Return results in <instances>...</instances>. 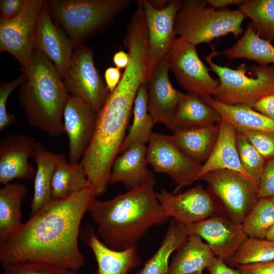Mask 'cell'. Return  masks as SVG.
<instances>
[{
  "instance_id": "6da1fadb",
  "label": "cell",
  "mask_w": 274,
  "mask_h": 274,
  "mask_svg": "<svg viewBox=\"0 0 274 274\" xmlns=\"http://www.w3.org/2000/svg\"><path fill=\"white\" fill-rule=\"evenodd\" d=\"M96 196L89 182L80 191L51 199L0 243L2 264L37 262L82 268L85 260L79 246L81 223Z\"/></svg>"
},
{
  "instance_id": "7a4b0ae2",
  "label": "cell",
  "mask_w": 274,
  "mask_h": 274,
  "mask_svg": "<svg viewBox=\"0 0 274 274\" xmlns=\"http://www.w3.org/2000/svg\"><path fill=\"white\" fill-rule=\"evenodd\" d=\"M146 80L142 69L128 65L118 86L97 113L93 138L80 161L96 196L102 195L107 189L112 166L126 136L138 90Z\"/></svg>"
},
{
  "instance_id": "3957f363",
  "label": "cell",
  "mask_w": 274,
  "mask_h": 274,
  "mask_svg": "<svg viewBox=\"0 0 274 274\" xmlns=\"http://www.w3.org/2000/svg\"><path fill=\"white\" fill-rule=\"evenodd\" d=\"M155 181L108 200L95 198L88 211L96 225L100 241L117 251L136 246L156 225L168 220L157 200Z\"/></svg>"
},
{
  "instance_id": "277c9868",
  "label": "cell",
  "mask_w": 274,
  "mask_h": 274,
  "mask_svg": "<svg viewBox=\"0 0 274 274\" xmlns=\"http://www.w3.org/2000/svg\"><path fill=\"white\" fill-rule=\"evenodd\" d=\"M23 71L18 98L30 125L52 137L64 133L63 114L69 94L55 65L36 47Z\"/></svg>"
},
{
  "instance_id": "5b68a950",
  "label": "cell",
  "mask_w": 274,
  "mask_h": 274,
  "mask_svg": "<svg viewBox=\"0 0 274 274\" xmlns=\"http://www.w3.org/2000/svg\"><path fill=\"white\" fill-rule=\"evenodd\" d=\"M219 54L213 47L206 57L211 71L219 77V85L212 94L214 99L253 109L258 100L274 92V64L249 66L241 64L234 70L215 63L213 57Z\"/></svg>"
},
{
  "instance_id": "8992f818",
  "label": "cell",
  "mask_w": 274,
  "mask_h": 274,
  "mask_svg": "<svg viewBox=\"0 0 274 274\" xmlns=\"http://www.w3.org/2000/svg\"><path fill=\"white\" fill-rule=\"evenodd\" d=\"M245 18L238 9L217 10L208 5L206 0L182 1L175 30L179 37L196 46L228 33L237 37L243 31L242 24Z\"/></svg>"
},
{
  "instance_id": "52a82bcc",
  "label": "cell",
  "mask_w": 274,
  "mask_h": 274,
  "mask_svg": "<svg viewBox=\"0 0 274 274\" xmlns=\"http://www.w3.org/2000/svg\"><path fill=\"white\" fill-rule=\"evenodd\" d=\"M131 2L130 0H55L46 3L74 47L105 26Z\"/></svg>"
},
{
  "instance_id": "ba28073f",
  "label": "cell",
  "mask_w": 274,
  "mask_h": 274,
  "mask_svg": "<svg viewBox=\"0 0 274 274\" xmlns=\"http://www.w3.org/2000/svg\"><path fill=\"white\" fill-rule=\"evenodd\" d=\"M200 180L207 183L226 216L239 223H243L259 198L258 186L232 170H213L202 175Z\"/></svg>"
},
{
  "instance_id": "9c48e42d",
  "label": "cell",
  "mask_w": 274,
  "mask_h": 274,
  "mask_svg": "<svg viewBox=\"0 0 274 274\" xmlns=\"http://www.w3.org/2000/svg\"><path fill=\"white\" fill-rule=\"evenodd\" d=\"M147 160L155 172L166 174L174 181L177 186L174 194L199 180L202 164L181 151L170 135L152 133L148 142Z\"/></svg>"
},
{
  "instance_id": "30bf717a",
  "label": "cell",
  "mask_w": 274,
  "mask_h": 274,
  "mask_svg": "<svg viewBox=\"0 0 274 274\" xmlns=\"http://www.w3.org/2000/svg\"><path fill=\"white\" fill-rule=\"evenodd\" d=\"M44 3L42 0H26L17 16L0 20V50L12 55L23 70L30 64L36 48L37 22Z\"/></svg>"
},
{
  "instance_id": "8fae6325",
  "label": "cell",
  "mask_w": 274,
  "mask_h": 274,
  "mask_svg": "<svg viewBox=\"0 0 274 274\" xmlns=\"http://www.w3.org/2000/svg\"><path fill=\"white\" fill-rule=\"evenodd\" d=\"M62 79L69 95L81 98L97 113L110 93L94 65L93 52L87 47L73 52Z\"/></svg>"
},
{
  "instance_id": "7c38bea8",
  "label": "cell",
  "mask_w": 274,
  "mask_h": 274,
  "mask_svg": "<svg viewBox=\"0 0 274 274\" xmlns=\"http://www.w3.org/2000/svg\"><path fill=\"white\" fill-rule=\"evenodd\" d=\"M195 47L181 37L176 38L167 54L169 69L188 93L210 95L219 81L212 77L210 68L200 59Z\"/></svg>"
},
{
  "instance_id": "4fadbf2b",
  "label": "cell",
  "mask_w": 274,
  "mask_h": 274,
  "mask_svg": "<svg viewBox=\"0 0 274 274\" xmlns=\"http://www.w3.org/2000/svg\"><path fill=\"white\" fill-rule=\"evenodd\" d=\"M181 2L169 1L167 5L162 9L153 7L148 0L136 2L142 7L146 21L149 77L154 67L167 54L176 39L175 18Z\"/></svg>"
},
{
  "instance_id": "5bb4252c",
  "label": "cell",
  "mask_w": 274,
  "mask_h": 274,
  "mask_svg": "<svg viewBox=\"0 0 274 274\" xmlns=\"http://www.w3.org/2000/svg\"><path fill=\"white\" fill-rule=\"evenodd\" d=\"M156 197L167 217L185 225L222 215V210L210 191L201 185L179 194L162 189L156 192Z\"/></svg>"
},
{
  "instance_id": "9a60e30c",
  "label": "cell",
  "mask_w": 274,
  "mask_h": 274,
  "mask_svg": "<svg viewBox=\"0 0 274 274\" xmlns=\"http://www.w3.org/2000/svg\"><path fill=\"white\" fill-rule=\"evenodd\" d=\"M186 226L189 235L204 239L215 256L226 264L248 237L243 224L226 215L213 216Z\"/></svg>"
},
{
  "instance_id": "2e32d148",
  "label": "cell",
  "mask_w": 274,
  "mask_h": 274,
  "mask_svg": "<svg viewBox=\"0 0 274 274\" xmlns=\"http://www.w3.org/2000/svg\"><path fill=\"white\" fill-rule=\"evenodd\" d=\"M97 113L78 97L69 95L63 114L64 133L68 139V161H81L94 132Z\"/></svg>"
},
{
  "instance_id": "e0dca14e",
  "label": "cell",
  "mask_w": 274,
  "mask_h": 274,
  "mask_svg": "<svg viewBox=\"0 0 274 274\" xmlns=\"http://www.w3.org/2000/svg\"><path fill=\"white\" fill-rule=\"evenodd\" d=\"M167 55L151 72L146 82L147 107L155 124L168 126L178 104L186 94L175 88L168 76Z\"/></svg>"
},
{
  "instance_id": "ac0fdd59",
  "label": "cell",
  "mask_w": 274,
  "mask_h": 274,
  "mask_svg": "<svg viewBox=\"0 0 274 274\" xmlns=\"http://www.w3.org/2000/svg\"><path fill=\"white\" fill-rule=\"evenodd\" d=\"M37 141L26 134H9L0 142V183L35 177L36 170L29 159L33 157Z\"/></svg>"
},
{
  "instance_id": "d6986e66",
  "label": "cell",
  "mask_w": 274,
  "mask_h": 274,
  "mask_svg": "<svg viewBox=\"0 0 274 274\" xmlns=\"http://www.w3.org/2000/svg\"><path fill=\"white\" fill-rule=\"evenodd\" d=\"M36 46L64 75L73 54V44L64 33L52 21L46 3L43 6L38 20Z\"/></svg>"
},
{
  "instance_id": "ffe728a7",
  "label": "cell",
  "mask_w": 274,
  "mask_h": 274,
  "mask_svg": "<svg viewBox=\"0 0 274 274\" xmlns=\"http://www.w3.org/2000/svg\"><path fill=\"white\" fill-rule=\"evenodd\" d=\"M80 238L91 249L97 262V274H128L141 263L136 246L121 251L113 250L88 225L81 228Z\"/></svg>"
},
{
  "instance_id": "44dd1931",
  "label": "cell",
  "mask_w": 274,
  "mask_h": 274,
  "mask_svg": "<svg viewBox=\"0 0 274 274\" xmlns=\"http://www.w3.org/2000/svg\"><path fill=\"white\" fill-rule=\"evenodd\" d=\"M146 145L132 146L117 156L112 166L109 184L122 183L128 190L155 180L148 168Z\"/></svg>"
},
{
  "instance_id": "7402d4cb",
  "label": "cell",
  "mask_w": 274,
  "mask_h": 274,
  "mask_svg": "<svg viewBox=\"0 0 274 274\" xmlns=\"http://www.w3.org/2000/svg\"><path fill=\"white\" fill-rule=\"evenodd\" d=\"M219 126L216 144L210 156L202 164L199 180L202 175L210 172L227 169L238 173L256 184L242 165L236 143L235 127L222 120Z\"/></svg>"
},
{
  "instance_id": "603a6c76",
  "label": "cell",
  "mask_w": 274,
  "mask_h": 274,
  "mask_svg": "<svg viewBox=\"0 0 274 274\" xmlns=\"http://www.w3.org/2000/svg\"><path fill=\"white\" fill-rule=\"evenodd\" d=\"M219 114L198 95L188 93L177 107L167 127L177 131L218 124Z\"/></svg>"
},
{
  "instance_id": "cb8c5ba5",
  "label": "cell",
  "mask_w": 274,
  "mask_h": 274,
  "mask_svg": "<svg viewBox=\"0 0 274 274\" xmlns=\"http://www.w3.org/2000/svg\"><path fill=\"white\" fill-rule=\"evenodd\" d=\"M201 97L219 114L222 120L231 124L236 130L274 133V120L253 109L226 104L216 100L210 95Z\"/></svg>"
},
{
  "instance_id": "d4e9b609",
  "label": "cell",
  "mask_w": 274,
  "mask_h": 274,
  "mask_svg": "<svg viewBox=\"0 0 274 274\" xmlns=\"http://www.w3.org/2000/svg\"><path fill=\"white\" fill-rule=\"evenodd\" d=\"M169 265L168 274H190L202 271L216 256L209 246L195 235H189Z\"/></svg>"
},
{
  "instance_id": "484cf974",
  "label": "cell",
  "mask_w": 274,
  "mask_h": 274,
  "mask_svg": "<svg viewBox=\"0 0 274 274\" xmlns=\"http://www.w3.org/2000/svg\"><path fill=\"white\" fill-rule=\"evenodd\" d=\"M219 123L180 130L170 136L176 146L189 158L200 164L204 163L216 144L219 134Z\"/></svg>"
},
{
  "instance_id": "4316f807",
  "label": "cell",
  "mask_w": 274,
  "mask_h": 274,
  "mask_svg": "<svg viewBox=\"0 0 274 274\" xmlns=\"http://www.w3.org/2000/svg\"><path fill=\"white\" fill-rule=\"evenodd\" d=\"M33 157L37 168L30 216L35 214L51 199V186L56 167L57 153L49 151L42 143L37 142Z\"/></svg>"
},
{
  "instance_id": "83f0119b",
  "label": "cell",
  "mask_w": 274,
  "mask_h": 274,
  "mask_svg": "<svg viewBox=\"0 0 274 274\" xmlns=\"http://www.w3.org/2000/svg\"><path fill=\"white\" fill-rule=\"evenodd\" d=\"M28 191L27 185L11 182L0 189V243L22 223L21 206Z\"/></svg>"
},
{
  "instance_id": "f1b7e54d",
  "label": "cell",
  "mask_w": 274,
  "mask_h": 274,
  "mask_svg": "<svg viewBox=\"0 0 274 274\" xmlns=\"http://www.w3.org/2000/svg\"><path fill=\"white\" fill-rule=\"evenodd\" d=\"M89 183L81 161L72 163L63 154L57 153L56 167L51 186V199L70 196L84 189Z\"/></svg>"
},
{
  "instance_id": "f546056e",
  "label": "cell",
  "mask_w": 274,
  "mask_h": 274,
  "mask_svg": "<svg viewBox=\"0 0 274 274\" xmlns=\"http://www.w3.org/2000/svg\"><path fill=\"white\" fill-rule=\"evenodd\" d=\"M270 42L260 37L249 23L242 37L220 54L222 53L229 61L246 59L261 65L274 64V46Z\"/></svg>"
},
{
  "instance_id": "4dcf8cb0",
  "label": "cell",
  "mask_w": 274,
  "mask_h": 274,
  "mask_svg": "<svg viewBox=\"0 0 274 274\" xmlns=\"http://www.w3.org/2000/svg\"><path fill=\"white\" fill-rule=\"evenodd\" d=\"M188 236L186 225L174 219L159 248L145 263L139 274H168L170 255L185 243Z\"/></svg>"
},
{
  "instance_id": "1f68e13d",
  "label": "cell",
  "mask_w": 274,
  "mask_h": 274,
  "mask_svg": "<svg viewBox=\"0 0 274 274\" xmlns=\"http://www.w3.org/2000/svg\"><path fill=\"white\" fill-rule=\"evenodd\" d=\"M133 115L132 124L121 146L119 154L133 146L148 143L153 133L154 123L148 110L146 83L141 85L138 90L134 102Z\"/></svg>"
},
{
  "instance_id": "d6a6232c",
  "label": "cell",
  "mask_w": 274,
  "mask_h": 274,
  "mask_svg": "<svg viewBox=\"0 0 274 274\" xmlns=\"http://www.w3.org/2000/svg\"><path fill=\"white\" fill-rule=\"evenodd\" d=\"M238 10L251 20L250 23L260 37L274 40V0H244Z\"/></svg>"
},
{
  "instance_id": "836d02e7",
  "label": "cell",
  "mask_w": 274,
  "mask_h": 274,
  "mask_svg": "<svg viewBox=\"0 0 274 274\" xmlns=\"http://www.w3.org/2000/svg\"><path fill=\"white\" fill-rule=\"evenodd\" d=\"M242 224L249 237L265 239L274 225V197L259 198Z\"/></svg>"
},
{
  "instance_id": "e575fe53",
  "label": "cell",
  "mask_w": 274,
  "mask_h": 274,
  "mask_svg": "<svg viewBox=\"0 0 274 274\" xmlns=\"http://www.w3.org/2000/svg\"><path fill=\"white\" fill-rule=\"evenodd\" d=\"M274 260V241L248 237L227 264L238 265L263 262Z\"/></svg>"
},
{
  "instance_id": "d590c367",
  "label": "cell",
  "mask_w": 274,
  "mask_h": 274,
  "mask_svg": "<svg viewBox=\"0 0 274 274\" xmlns=\"http://www.w3.org/2000/svg\"><path fill=\"white\" fill-rule=\"evenodd\" d=\"M236 143L244 169L258 186L265 160L245 135L237 130Z\"/></svg>"
},
{
  "instance_id": "8d00e7d4",
  "label": "cell",
  "mask_w": 274,
  "mask_h": 274,
  "mask_svg": "<svg viewBox=\"0 0 274 274\" xmlns=\"http://www.w3.org/2000/svg\"><path fill=\"white\" fill-rule=\"evenodd\" d=\"M2 265L4 274H77L78 271L37 262H22Z\"/></svg>"
},
{
  "instance_id": "74e56055",
  "label": "cell",
  "mask_w": 274,
  "mask_h": 274,
  "mask_svg": "<svg viewBox=\"0 0 274 274\" xmlns=\"http://www.w3.org/2000/svg\"><path fill=\"white\" fill-rule=\"evenodd\" d=\"M25 79L23 73L20 77L10 82H1L0 84V130L3 131L13 124L15 121V116L8 113L7 104L11 93L20 86Z\"/></svg>"
},
{
  "instance_id": "f35d334b",
  "label": "cell",
  "mask_w": 274,
  "mask_h": 274,
  "mask_svg": "<svg viewBox=\"0 0 274 274\" xmlns=\"http://www.w3.org/2000/svg\"><path fill=\"white\" fill-rule=\"evenodd\" d=\"M245 135L265 160L274 157V133L267 131L236 130Z\"/></svg>"
},
{
  "instance_id": "ab89813d",
  "label": "cell",
  "mask_w": 274,
  "mask_h": 274,
  "mask_svg": "<svg viewBox=\"0 0 274 274\" xmlns=\"http://www.w3.org/2000/svg\"><path fill=\"white\" fill-rule=\"evenodd\" d=\"M259 198L274 197V157L265 163L259 185Z\"/></svg>"
},
{
  "instance_id": "60d3db41",
  "label": "cell",
  "mask_w": 274,
  "mask_h": 274,
  "mask_svg": "<svg viewBox=\"0 0 274 274\" xmlns=\"http://www.w3.org/2000/svg\"><path fill=\"white\" fill-rule=\"evenodd\" d=\"M26 0H1L0 20H10L22 10Z\"/></svg>"
},
{
  "instance_id": "b9f144b4",
  "label": "cell",
  "mask_w": 274,
  "mask_h": 274,
  "mask_svg": "<svg viewBox=\"0 0 274 274\" xmlns=\"http://www.w3.org/2000/svg\"><path fill=\"white\" fill-rule=\"evenodd\" d=\"M241 274H274V260L235 266Z\"/></svg>"
},
{
  "instance_id": "7bdbcfd3",
  "label": "cell",
  "mask_w": 274,
  "mask_h": 274,
  "mask_svg": "<svg viewBox=\"0 0 274 274\" xmlns=\"http://www.w3.org/2000/svg\"><path fill=\"white\" fill-rule=\"evenodd\" d=\"M253 109L274 120V92L258 100L254 104Z\"/></svg>"
},
{
  "instance_id": "ee69618b",
  "label": "cell",
  "mask_w": 274,
  "mask_h": 274,
  "mask_svg": "<svg viewBox=\"0 0 274 274\" xmlns=\"http://www.w3.org/2000/svg\"><path fill=\"white\" fill-rule=\"evenodd\" d=\"M207 269L210 274H241L240 270L228 265L221 259L215 256Z\"/></svg>"
},
{
  "instance_id": "f6af8a7d",
  "label": "cell",
  "mask_w": 274,
  "mask_h": 274,
  "mask_svg": "<svg viewBox=\"0 0 274 274\" xmlns=\"http://www.w3.org/2000/svg\"><path fill=\"white\" fill-rule=\"evenodd\" d=\"M120 69L117 67H109L105 72V82L110 92H113L119 83L122 75Z\"/></svg>"
},
{
  "instance_id": "bcb514c9",
  "label": "cell",
  "mask_w": 274,
  "mask_h": 274,
  "mask_svg": "<svg viewBox=\"0 0 274 274\" xmlns=\"http://www.w3.org/2000/svg\"><path fill=\"white\" fill-rule=\"evenodd\" d=\"M130 60V56L128 53L119 50L116 52L113 57V61L116 67L121 68H124L127 67Z\"/></svg>"
},
{
  "instance_id": "7dc6e473",
  "label": "cell",
  "mask_w": 274,
  "mask_h": 274,
  "mask_svg": "<svg viewBox=\"0 0 274 274\" xmlns=\"http://www.w3.org/2000/svg\"><path fill=\"white\" fill-rule=\"evenodd\" d=\"M244 0H206L208 5L214 8H223L230 5H240Z\"/></svg>"
},
{
  "instance_id": "c3c4849f",
  "label": "cell",
  "mask_w": 274,
  "mask_h": 274,
  "mask_svg": "<svg viewBox=\"0 0 274 274\" xmlns=\"http://www.w3.org/2000/svg\"><path fill=\"white\" fill-rule=\"evenodd\" d=\"M151 5L156 9H162L165 7L169 1L159 0V1H149Z\"/></svg>"
},
{
  "instance_id": "681fc988",
  "label": "cell",
  "mask_w": 274,
  "mask_h": 274,
  "mask_svg": "<svg viewBox=\"0 0 274 274\" xmlns=\"http://www.w3.org/2000/svg\"><path fill=\"white\" fill-rule=\"evenodd\" d=\"M265 238L274 241V225L268 231Z\"/></svg>"
},
{
  "instance_id": "f907efd6",
  "label": "cell",
  "mask_w": 274,
  "mask_h": 274,
  "mask_svg": "<svg viewBox=\"0 0 274 274\" xmlns=\"http://www.w3.org/2000/svg\"><path fill=\"white\" fill-rule=\"evenodd\" d=\"M190 274H202V271H199V272H195V273H190Z\"/></svg>"
}]
</instances>
